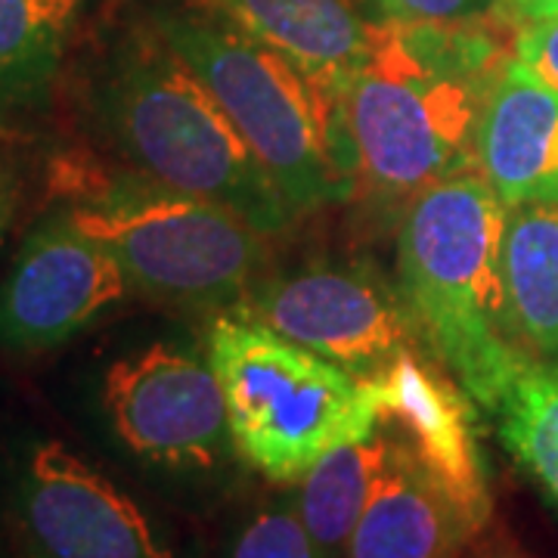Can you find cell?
<instances>
[{
	"instance_id": "cell-15",
	"label": "cell",
	"mask_w": 558,
	"mask_h": 558,
	"mask_svg": "<svg viewBox=\"0 0 558 558\" xmlns=\"http://www.w3.org/2000/svg\"><path fill=\"white\" fill-rule=\"evenodd\" d=\"M87 0H0V131L44 112Z\"/></svg>"
},
{
	"instance_id": "cell-12",
	"label": "cell",
	"mask_w": 558,
	"mask_h": 558,
	"mask_svg": "<svg viewBox=\"0 0 558 558\" xmlns=\"http://www.w3.org/2000/svg\"><path fill=\"white\" fill-rule=\"evenodd\" d=\"M475 171L506 208L558 196V90L515 57L502 60L490 81Z\"/></svg>"
},
{
	"instance_id": "cell-14",
	"label": "cell",
	"mask_w": 558,
	"mask_h": 558,
	"mask_svg": "<svg viewBox=\"0 0 558 558\" xmlns=\"http://www.w3.org/2000/svg\"><path fill=\"white\" fill-rule=\"evenodd\" d=\"M193 7L277 50L332 97L363 60L373 25L357 0H193Z\"/></svg>"
},
{
	"instance_id": "cell-7",
	"label": "cell",
	"mask_w": 558,
	"mask_h": 558,
	"mask_svg": "<svg viewBox=\"0 0 558 558\" xmlns=\"http://www.w3.org/2000/svg\"><path fill=\"white\" fill-rule=\"evenodd\" d=\"M7 558H174L153 515L97 462L53 435L0 450Z\"/></svg>"
},
{
	"instance_id": "cell-4",
	"label": "cell",
	"mask_w": 558,
	"mask_h": 558,
	"mask_svg": "<svg viewBox=\"0 0 558 558\" xmlns=\"http://www.w3.org/2000/svg\"><path fill=\"white\" fill-rule=\"evenodd\" d=\"M149 25L215 94L295 218L351 196L357 171L339 97L208 10H156Z\"/></svg>"
},
{
	"instance_id": "cell-18",
	"label": "cell",
	"mask_w": 558,
	"mask_h": 558,
	"mask_svg": "<svg viewBox=\"0 0 558 558\" xmlns=\"http://www.w3.org/2000/svg\"><path fill=\"white\" fill-rule=\"evenodd\" d=\"M494 413L506 450L558 509V363H527Z\"/></svg>"
},
{
	"instance_id": "cell-5",
	"label": "cell",
	"mask_w": 558,
	"mask_h": 558,
	"mask_svg": "<svg viewBox=\"0 0 558 558\" xmlns=\"http://www.w3.org/2000/svg\"><path fill=\"white\" fill-rule=\"evenodd\" d=\"M236 457L277 484H299L319 459L379 428L376 381L279 336L242 311L208 329Z\"/></svg>"
},
{
	"instance_id": "cell-20",
	"label": "cell",
	"mask_w": 558,
	"mask_h": 558,
	"mask_svg": "<svg viewBox=\"0 0 558 558\" xmlns=\"http://www.w3.org/2000/svg\"><path fill=\"white\" fill-rule=\"evenodd\" d=\"M379 20L418 25H484L497 0H369Z\"/></svg>"
},
{
	"instance_id": "cell-1",
	"label": "cell",
	"mask_w": 558,
	"mask_h": 558,
	"mask_svg": "<svg viewBox=\"0 0 558 558\" xmlns=\"http://www.w3.org/2000/svg\"><path fill=\"white\" fill-rule=\"evenodd\" d=\"M502 60L484 25L373 22L339 94L357 180L410 199L475 168L481 109Z\"/></svg>"
},
{
	"instance_id": "cell-6",
	"label": "cell",
	"mask_w": 558,
	"mask_h": 558,
	"mask_svg": "<svg viewBox=\"0 0 558 558\" xmlns=\"http://www.w3.org/2000/svg\"><path fill=\"white\" fill-rule=\"evenodd\" d=\"M112 252L134 295L205 311L240 307L267 258L264 233L236 211L121 171L65 202Z\"/></svg>"
},
{
	"instance_id": "cell-13",
	"label": "cell",
	"mask_w": 558,
	"mask_h": 558,
	"mask_svg": "<svg viewBox=\"0 0 558 558\" xmlns=\"http://www.w3.org/2000/svg\"><path fill=\"white\" fill-rule=\"evenodd\" d=\"M348 558H459L478 537L395 425Z\"/></svg>"
},
{
	"instance_id": "cell-17",
	"label": "cell",
	"mask_w": 558,
	"mask_h": 558,
	"mask_svg": "<svg viewBox=\"0 0 558 558\" xmlns=\"http://www.w3.org/2000/svg\"><path fill=\"white\" fill-rule=\"evenodd\" d=\"M388 440L391 428L381 422L373 435L326 453L299 481L295 512L317 558H348L354 527L388 453Z\"/></svg>"
},
{
	"instance_id": "cell-23",
	"label": "cell",
	"mask_w": 558,
	"mask_h": 558,
	"mask_svg": "<svg viewBox=\"0 0 558 558\" xmlns=\"http://www.w3.org/2000/svg\"><path fill=\"white\" fill-rule=\"evenodd\" d=\"M512 16H519L524 25L543 20H558V0H502Z\"/></svg>"
},
{
	"instance_id": "cell-11",
	"label": "cell",
	"mask_w": 558,
	"mask_h": 558,
	"mask_svg": "<svg viewBox=\"0 0 558 558\" xmlns=\"http://www.w3.org/2000/svg\"><path fill=\"white\" fill-rule=\"evenodd\" d=\"M381 416L413 447L425 469L453 497L465 519L484 531L490 521V484L481 453L475 400L428 348L381 369L376 379Z\"/></svg>"
},
{
	"instance_id": "cell-2",
	"label": "cell",
	"mask_w": 558,
	"mask_h": 558,
	"mask_svg": "<svg viewBox=\"0 0 558 558\" xmlns=\"http://www.w3.org/2000/svg\"><path fill=\"white\" fill-rule=\"evenodd\" d=\"M90 109L128 171L236 211L264 236L295 211L215 94L153 25L131 28L94 78Z\"/></svg>"
},
{
	"instance_id": "cell-10",
	"label": "cell",
	"mask_w": 558,
	"mask_h": 558,
	"mask_svg": "<svg viewBox=\"0 0 558 558\" xmlns=\"http://www.w3.org/2000/svg\"><path fill=\"white\" fill-rule=\"evenodd\" d=\"M134 295L121 264L69 205L28 230L0 277V351L38 354L78 339Z\"/></svg>"
},
{
	"instance_id": "cell-9",
	"label": "cell",
	"mask_w": 558,
	"mask_h": 558,
	"mask_svg": "<svg viewBox=\"0 0 558 558\" xmlns=\"http://www.w3.org/2000/svg\"><path fill=\"white\" fill-rule=\"evenodd\" d=\"M236 311L360 379L428 348L400 286L363 264L295 267L260 282Z\"/></svg>"
},
{
	"instance_id": "cell-21",
	"label": "cell",
	"mask_w": 558,
	"mask_h": 558,
	"mask_svg": "<svg viewBox=\"0 0 558 558\" xmlns=\"http://www.w3.org/2000/svg\"><path fill=\"white\" fill-rule=\"evenodd\" d=\"M515 60H521L527 69H534L539 78L549 81L558 90V20H543L524 25L515 35L512 47Z\"/></svg>"
},
{
	"instance_id": "cell-8",
	"label": "cell",
	"mask_w": 558,
	"mask_h": 558,
	"mask_svg": "<svg viewBox=\"0 0 558 558\" xmlns=\"http://www.w3.org/2000/svg\"><path fill=\"white\" fill-rule=\"evenodd\" d=\"M94 407L106 438L146 472L196 475L236 453L211 360L178 341H149L106 360Z\"/></svg>"
},
{
	"instance_id": "cell-3",
	"label": "cell",
	"mask_w": 558,
	"mask_h": 558,
	"mask_svg": "<svg viewBox=\"0 0 558 558\" xmlns=\"http://www.w3.org/2000/svg\"><path fill=\"white\" fill-rule=\"evenodd\" d=\"M506 205L475 168L416 196L400 220V292L428 351L484 410L534 360L512 332L502 286Z\"/></svg>"
},
{
	"instance_id": "cell-22",
	"label": "cell",
	"mask_w": 558,
	"mask_h": 558,
	"mask_svg": "<svg viewBox=\"0 0 558 558\" xmlns=\"http://www.w3.org/2000/svg\"><path fill=\"white\" fill-rule=\"evenodd\" d=\"M22 202V174L20 161L13 159V153L0 143V245L7 242L16 215H20Z\"/></svg>"
},
{
	"instance_id": "cell-16",
	"label": "cell",
	"mask_w": 558,
	"mask_h": 558,
	"mask_svg": "<svg viewBox=\"0 0 558 558\" xmlns=\"http://www.w3.org/2000/svg\"><path fill=\"white\" fill-rule=\"evenodd\" d=\"M502 286L521 351L558 363V196L506 208Z\"/></svg>"
},
{
	"instance_id": "cell-19",
	"label": "cell",
	"mask_w": 558,
	"mask_h": 558,
	"mask_svg": "<svg viewBox=\"0 0 558 558\" xmlns=\"http://www.w3.org/2000/svg\"><path fill=\"white\" fill-rule=\"evenodd\" d=\"M227 558H317L295 506H264L242 521Z\"/></svg>"
},
{
	"instance_id": "cell-24",
	"label": "cell",
	"mask_w": 558,
	"mask_h": 558,
	"mask_svg": "<svg viewBox=\"0 0 558 558\" xmlns=\"http://www.w3.org/2000/svg\"><path fill=\"white\" fill-rule=\"evenodd\" d=\"M469 558H524V556H519L515 549H509V546H502V543H487V546H481L478 553Z\"/></svg>"
}]
</instances>
